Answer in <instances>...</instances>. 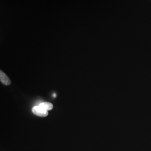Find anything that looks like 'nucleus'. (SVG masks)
Wrapping results in <instances>:
<instances>
[{
  "mask_svg": "<svg viewBox=\"0 0 151 151\" xmlns=\"http://www.w3.org/2000/svg\"><path fill=\"white\" fill-rule=\"evenodd\" d=\"M32 113L40 117H45L48 115V112L47 110H44L39 106H35L33 107L32 109Z\"/></svg>",
  "mask_w": 151,
  "mask_h": 151,
  "instance_id": "obj_1",
  "label": "nucleus"
},
{
  "mask_svg": "<svg viewBox=\"0 0 151 151\" xmlns=\"http://www.w3.org/2000/svg\"><path fill=\"white\" fill-rule=\"evenodd\" d=\"M0 81L2 83H3L6 86H9L11 85V80L2 70L0 71Z\"/></svg>",
  "mask_w": 151,
  "mask_h": 151,
  "instance_id": "obj_2",
  "label": "nucleus"
},
{
  "mask_svg": "<svg viewBox=\"0 0 151 151\" xmlns=\"http://www.w3.org/2000/svg\"><path fill=\"white\" fill-rule=\"evenodd\" d=\"M39 106H40L41 108H43L44 110H50L52 109H53V105L52 104L48 103V102H45V103H41L39 104V105H38Z\"/></svg>",
  "mask_w": 151,
  "mask_h": 151,
  "instance_id": "obj_3",
  "label": "nucleus"
}]
</instances>
